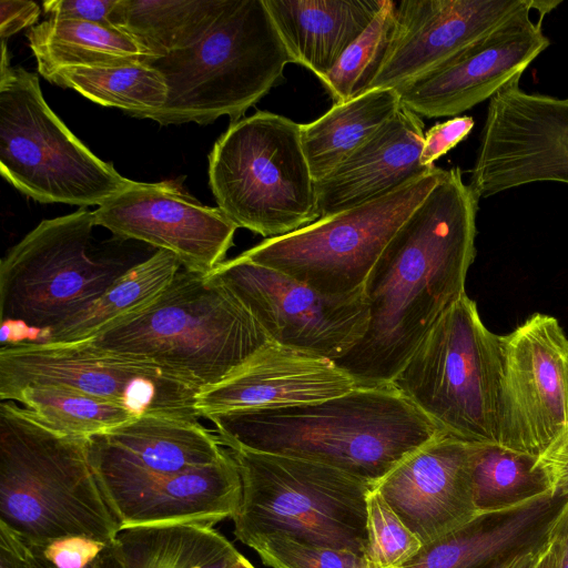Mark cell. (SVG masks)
Segmentation results:
<instances>
[{
  "instance_id": "cell-1",
  "label": "cell",
  "mask_w": 568,
  "mask_h": 568,
  "mask_svg": "<svg viewBox=\"0 0 568 568\" xmlns=\"http://www.w3.org/2000/svg\"><path fill=\"white\" fill-rule=\"evenodd\" d=\"M478 201L459 168L445 170L382 252L363 287L367 331L335 361L357 386L390 384L442 314L466 294Z\"/></svg>"
},
{
  "instance_id": "cell-2",
  "label": "cell",
  "mask_w": 568,
  "mask_h": 568,
  "mask_svg": "<svg viewBox=\"0 0 568 568\" xmlns=\"http://www.w3.org/2000/svg\"><path fill=\"white\" fill-rule=\"evenodd\" d=\"M223 446L301 458L376 485L442 434L390 383L356 386L314 403L207 418Z\"/></svg>"
},
{
  "instance_id": "cell-3",
  "label": "cell",
  "mask_w": 568,
  "mask_h": 568,
  "mask_svg": "<svg viewBox=\"0 0 568 568\" xmlns=\"http://www.w3.org/2000/svg\"><path fill=\"white\" fill-rule=\"evenodd\" d=\"M82 342L155 365L200 392L271 339L224 283L181 267L151 304Z\"/></svg>"
},
{
  "instance_id": "cell-4",
  "label": "cell",
  "mask_w": 568,
  "mask_h": 568,
  "mask_svg": "<svg viewBox=\"0 0 568 568\" xmlns=\"http://www.w3.org/2000/svg\"><path fill=\"white\" fill-rule=\"evenodd\" d=\"M0 525L26 545L69 537L108 544L120 529L88 438L58 433L11 400L0 404Z\"/></svg>"
},
{
  "instance_id": "cell-5",
  "label": "cell",
  "mask_w": 568,
  "mask_h": 568,
  "mask_svg": "<svg viewBox=\"0 0 568 568\" xmlns=\"http://www.w3.org/2000/svg\"><path fill=\"white\" fill-rule=\"evenodd\" d=\"M288 62L264 0H227L201 41L150 63L163 74L168 98L145 119L207 124L227 115L234 123L281 81Z\"/></svg>"
},
{
  "instance_id": "cell-6",
  "label": "cell",
  "mask_w": 568,
  "mask_h": 568,
  "mask_svg": "<svg viewBox=\"0 0 568 568\" xmlns=\"http://www.w3.org/2000/svg\"><path fill=\"white\" fill-rule=\"evenodd\" d=\"M230 450L242 481L240 505L232 517L241 542L251 547L281 535L364 556L367 501L374 486L301 458Z\"/></svg>"
},
{
  "instance_id": "cell-7",
  "label": "cell",
  "mask_w": 568,
  "mask_h": 568,
  "mask_svg": "<svg viewBox=\"0 0 568 568\" xmlns=\"http://www.w3.org/2000/svg\"><path fill=\"white\" fill-rule=\"evenodd\" d=\"M93 211L43 220L0 263L1 346L41 342L98 300L132 265L93 256Z\"/></svg>"
},
{
  "instance_id": "cell-8",
  "label": "cell",
  "mask_w": 568,
  "mask_h": 568,
  "mask_svg": "<svg viewBox=\"0 0 568 568\" xmlns=\"http://www.w3.org/2000/svg\"><path fill=\"white\" fill-rule=\"evenodd\" d=\"M217 207L237 226L272 239L320 219L301 123L268 111L231 123L209 155Z\"/></svg>"
},
{
  "instance_id": "cell-9",
  "label": "cell",
  "mask_w": 568,
  "mask_h": 568,
  "mask_svg": "<svg viewBox=\"0 0 568 568\" xmlns=\"http://www.w3.org/2000/svg\"><path fill=\"white\" fill-rule=\"evenodd\" d=\"M500 335L464 294L426 333L392 384L439 432L498 445ZM499 446V445H498Z\"/></svg>"
},
{
  "instance_id": "cell-10",
  "label": "cell",
  "mask_w": 568,
  "mask_h": 568,
  "mask_svg": "<svg viewBox=\"0 0 568 568\" xmlns=\"http://www.w3.org/2000/svg\"><path fill=\"white\" fill-rule=\"evenodd\" d=\"M0 172L41 203L101 206L133 182L94 155L47 104L39 79L0 65Z\"/></svg>"
},
{
  "instance_id": "cell-11",
  "label": "cell",
  "mask_w": 568,
  "mask_h": 568,
  "mask_svg": "<svg viewBox=\"0 0 568 568\" xmlns=\"http://www.w3.org/2000/svg\"><path fill=\"white\" fill-rule=\"evenodd\" d=\"M444 173L434 165L383 196L267 239L242 254L325 294L362 290L388 242Z\"/></svg>"
},
{
  "instance_id": "cell-12",
  "label": "cell",
  "mask_w": 568,
  "mask_h": 568,
  "mask_svg": "<svg viewBox=\"0 0 568 568\" xmlns=\"http://www.w3.org/2000/svg\"><path fill=\"white\" fill-rule=\"evenodd\" d=\"M29 385H58L120 403L135 416L197 420V389L160 367L87 342L22 343L0 348V399Z\"/></svg>"
},
{
  "instance_id": "cell-13",
  "label": "cell",
  "mask_w": 568,
  "mask_h": 568,
  "mask_svg": "<svg viewBox=\"0 0 568 568\" xmlns=\"http://www.w3.org/2000/svg\"><path fill=\"white\" fill-rule=\"evenodd\" d=\"M277 344L337 361L364 337L369 307L364 290L331 295L243 254L212 273Z\"/></svg>"
},
{
  "instance_id": "cell-14",
  "label": "cell",
  "mask_w": 568,
  "mask_h": 568,
  "mask_svg": "<svg viewBox=\"0 0 568 568\" xmlns=\"http://www.w3.org/2000/svg\"><path fill=\"white\" fill-rule=\"evenodd\" d=\"M498 445L539 457L568 430V337L535 313L500 335Z\"/></svg>"
},
{
  "instance_id": "cell-15",
  "label": "cell",
  "mask_w": 568,
  "mask_h": 568,
  "mask_svg": "<svg viewBox=\"0 0 568 568\" xmlns=\"http://www.w3.org/2000/svg\"><path fill=\"white\" fill-rule=\"evenodd\" d=\"M519 79L489 99L469 182L478 199L535 182L568 184V97L526 92Z\"/></svg>"
},
{
  "instance_id": "cell-16",
  "label": "cell",
  "mask_w": 568,
  "mask_h": 568,
  "mask_svg": "<svg viewBox=\"0 0 568 568\" xmlns=\"http://www.w3.org/2000/svg\"><path fill=\"white\" fill-rule=\"evenodd\" d=\"M95 224L125 240L172 253L185 270L212 273L239 229L219 207L200 203L175 182L141 183L93 211Z\"/></svg>"
},
{
  "instance_id": "cell-17",
  "label": "cell",
  "mask_w": 568,
  "mask_h": 568,
  "mask_svg": "<svg viewBox=\"0 0 568 568\" xmlns=\"http://www.w3.org/2000/svg\"><path fill=\"white\" fill-rule=\"evenodd\" d=\"M525 8L443 63L395 88L402 105L420 118L459 116L520 78L550 44Z\"/></svg>"
},
{
  "instance_id": "cell-18",
  "label": "cell",
  "mask_w": 568,
  "mask_h": 568,
  "mask_svg": "<svg viewBox=\"0 0 568 568\" xmlns=\"http://www.w3.org/2000/svg\"><path fill=\"white\" fill-rule=\"evenodd\" d=\"M93 471L120 528L183 523L213 526L232 518L241 500V475L230 449L216 463L178 473Z\"/></svg>"
},
{
  "instance_id": "cell-19",
  "label": "cell",
  "mask_w": 568,
  "mask_h": 568,
  "mask_svg": "<svg viewBox=\"0 0 568 568\" xmlns=\"http://www.w3.org/2000/svg\"><path fill=\"white\" fill-rule=\"evenodd\" d=\"M476 445L442 433L405 457L376 485L422 545L479 515L471 480Z\"/></svg>"
},
{
  "instance_id": "cell-20",
  "label": "cell",
  "mask_w": 568,
  "mask_h": 568,
  "mask_svg": "<svg viewBox=\"0 0 568 568\" xmlns=\"http://www.w3.org/2000/svg\"><path fill=\"white\" fill-rule=\"evenodd\" d=\"M530 0H404L371 89L397 88L496 30Z\"/></svg>"
},
{
  "instance_id": "cell-21",
  "label": "cell",
  "mask_w": 568,
  "mask_h": 568,
  "mask_svg": "<svg viewBox=\"0 0 568 568\" xmlns=\"http://www.w3.org/2000/svg\"><path fill=\"white\" fill-rule=\"evenodd\" d=\"M355 379L335 361L268 342L221 383L200 390V417L237 410L277 408L343 395Z\"/></svg>"
},
{
  "instance_id": "cell-22",
  "label": "cell",
  "mask_w": 568,
  "mask_h": 568,
  "mask_svg": "<svg viewBox=\"0 0 568 568\" xmlns=\"http://www.w3.org/2000/svg\"><path fill=\"white\" fill-rule=\"evenodd\" d=\"M424 122L400 105L396 115L332 173L315 182L321 217L383 196L427 173L420 164Z\"/></svg>"
},
{
  "instance_id": "cell-23",
  "label": "cell",
  "mask_w": 568,
  "mask_h": 568,
  "mask_svg": "<svg viewBox=\"0 0 568 568\" xmlns=\"http://www.w3.org/2000/svg\"><path fill=\"white\" fill-rule=\"evenodd\" d=\"M217 434L194 419L144 415L88 438L92 468L170 474L216 463L227 455Z\"/></svg>"
},
{
  "instance_id": "cell-24",
  "label": "cell",
  "mask_w": 568,
  "mask_h": 568,
  "mask_svg": "<svg viewBox=\"0 0 568 568\" xmlns=\"http://www.w3.org/2000/svg\"><path fill=\"white\" fill-rule=\"evenodd\" d=\"M568 497L546 494L519 507L479 514L455 531L425 544L399 568H495L541 540Z\"/></svg>"
},
{
  "instance_id": "cell-25",
  "label": "cell",
  "mask_w": 568,
  "mask_h": 568,
  "mask_svg": "<svg viewBox=\"0 0 568 568\" xmlns=\"http://www.w3.org/2000/svg\"><path fill=\"white\" fill-rule=\"evenodd\" d=\"M385 0H264L291 62L320 80L363 33Z\"/></svg>"
},
{
  "instance_id": "cell-26",
  "label": "cell",
  "mask_w": 568,
  "mask_h": 568,
  "mask_svg": "<svg viewBox=\"0 0 568 568\" xmlns=\"http://www.w3.org/2000/svg\"><path fill=\"white\" fill-rule=\"evenodd\" d=\"M393 88L371 89L336 102L322 116L301 124L305 158L315 182L323 180L393 119L400 108Z\"/></svg>"
},
{
  "instance_id": "cell-27",
  "label": "cell",
  "mask_w": 568,
  "mask_h": 568,
  "mask_svg": "<svg viewBox=\"0 0 568 568\" xmlns=\"http://www.w3.org/2000/svg\"><path fill=\"white\" fill-rule=\"evenodd\" d=\"M27 37L43 77L68 67H118L152 61L130 34L114 26L49 18L30 28Z\"/></svg>"
},
{
  "instance_id": "cell-28",
  "label": "cell",
  "mask_w": 568,
  "mask_h": 568,
  "mask_svg": "<svg viewBox=\"0 0 568 568\" xmlns=\"http://www.w3.org/2000/svg\"><path fill=\"white\" fill-rule=\"evenodd\" d=\"M115 542L124 568H227L241 555L204 524L121 527Z\"/></svg>"
},
{
  "instance_id": "cell-29",
  "label": "cell",
  "mask_w": 568,
  "mask_h": 568,
  "mask_svg": "<svg viewBox=\"0 0 568 568\" xmlns=\"http://www.w3.org/2000/svg\"><path fill=\"white\" fill-rule=\"evenodd\" d=\"M226 3L227 0H118L110 21L130 34L153 62L201 41Z\"/></svg>"
},
{
  "instance_id": "cell-30",
  "label": "cell",
  "mask_w": 568,
  "mask_h": 568,
  "mask_svg": "<svg viewBox=\"0 0 568 568\" xmlns=\"http://www.w3.org/2000/svg\"><path fill=\"white\" fill-rule=\"evenodd\" d=\"M181 267L172 253L158 250L146 260L133 264L87 308L51 332L43 341L34 343H74L92 338L151 304Z\"/></svg>"
},
{
  "instance_id": "cell-31",
  "label": "cell",
  "mask_w": 568,
  "mask_h": 568,
  "mask_svg": "<svg viewBox=\"0 0 568 568\" xmlns=\"http://www.w3.org/2000/svg\"><path fill=\"white\" fill-rule=\"evenodd\" d=\"M44 78L103 106L118 108L141 119L161 109L168 98L163 74L146 62L118 67H68Z\"/></svg>"
},
{
  "instance_id": "cell-32",
  "label": "cell",
  "mask_w": 568,
  "mask_h": 568,
  "mask_svg": "<svg viewBox=\"0 0 568 568\" xmlns=\"http://www.w3.org/2000/svg\"><path fill=\"white\" fill-rule=\"evenodd\" d=\"M537 458L498 445L477 444L471 480L478 514L513 509L551 493Z\"/></svg>"
},
{
  "instance_id": "cell-33",
  "label": "cell",
  "mask_w": 568,
  "mask_h": 568,
  "mask_svg": "<svg viewBox=\"0 0 568 568\" xmlns=\"http://www.w3.org/2000/svg\"><path fill=\"white\" fill-rule=\"evenodd\" d=\"M6 400L23 404L38 420L58 433L83 438L138 417L120 403L58 385L24 386Z\"/></svg>"
},
{
  "instance_id": "cell-34",
  "label": "cell",
  "mask_w": 568,
  "mask_h": 568,
  "mask_svg": "<svg viewBox=\"0 0 568 568\" xmlns=\"http://www.w3.org/2000/svg\"><path fill=\"white\" fill-rule=\"evenodd\" d=\"M396 2L385 0L363 33L346 49L321 81L336 102H346L368 91L390 45Z\"/></svg>"
},
{
  "instance_id": "cell-35",
  "label": "cell",
  "mask_w": 568,
  "mask_h": 568,
  "mask_svg": "<svg viewBox=\"0 0 568 568\" xmlns=\"http://www.w3.org/2000/svg\"><path fill=\"white\" fill-rule=\"evenodd\" d=\"M422 546L374 488L367 501V547L364 554L367 567L399 568Z\"/></svg>"
},
{
  "instance_id": "cell-36",
  "label": "cell",
  "mask_w": 568,
  "mask_h": 568,
  "mask_svg": "<svg viewBox=\"0 0 568 568\" xmlns=\"http://www.w3.org/2000/svg\"><path fill=\"white\" fill-rule=\"evenodd\" d=\"M251 548L273 568H368L363 555L300 542L281 535L262 538Z\"/></svg>"
},
{
  "instance_id": "cell-37",
  "label": "cell",
  "mask_w": 568,
  "mask_h": 568,
  "mask_svg": "<svg viewBox=\"0 0 568 568\" xmlns=\"http://www.w3.org/2000/svg\"><path fill=\"white\" fill-rule=\"evenodd\" d=\"M474 125L471 116L459 115L432 126L425 132L419 159L422 166L434 165L436 160L462 142Z\"/></svg>"
},
{
  "instance_id": "cell-38",
  "label": "cell",
  "mask_w": 568,
  "mask_h": 568,
  "mask_svg": "<svg viewBox=\"0 0 568 568\" xmlns=\"http://www.w3.org/2000/svg\"><path fill=\"white\" fill-rule=\"evenodd\" d=\"M116 3L118 0H48L42 7L51 19L112 26L110 19Z\"/></svg>"
},
{
  "instance_id": "cell-39",
  "label": "cell",
  "mask_w": 568,
  "mask_h": 568,
  "mask_svg": "<svg viewBox=\"0 0 568 568\" xmlns=\"http://www.w3.org/2000/svg\"><path fill=\"white\" fill-rule=\"evenodd\" d=\"M554 496H568V430L537 458Z\"/></svg>"
},
{
  "instance_id": "cell-40",
  "label": "cell",
  "mask_w": 568,
  "mask_h": 568,
  "mask_svg": "<svg viewBox=\"0 0 568 568\" xmlns=\"http://www.w3.org/2000/svg\"><path fill=\"white\" fill-rule=\"evenodd\" d=\"M40 16V8L28 0H0V37L10 38L18 31L31 27Z\"/></svg>"
},
{
  "instance_id": "cell-41",
  "label": "cell",
  "mask_w": 568,
  "mask_h": 568,
  "mask_svg": "<svg viewBox=\"0 0 568 568\" xmlns=\"http://www.w3.org/2000/svg\"><path fill=\"white\" fill-rule=\"evenodd\" d=\"M26 546L29 568H57L37 546ZM83 568H124L115 539L105 544Z\"/></svg>"
},
{
  "instance_id": "cell-42",
  "label": "cell",
  "mask_w": 568,
  "mask_h": 568,
  "mask_svg": "<svg viewBox=\"0 0 568 568\" xmlns=\"http://www.w3.org/2000/svg\"><path fill=\"white\" fill-rule=\"evenodd\" d=\"M0 568H29L26 544L2 525H0Z\"/></svg>"
},
{
  "instance_id": "cell-43",
  "label": "cell",
  "mask_w": 568,
  "mask_h": 568,
  "mask_svg": "<svg viewBox=\"0 0 568 568\" xmlns=\"http://www.w3.org/2000/svg\"><path fill=\"white\" fill-rule=\"evenodd\" d=\"M549 532L556 545L559 568H568V498L554 518Z\"/></svg>"
},
{
  "instance_id": "cell-44",
  "label": "cell",
  "mask_w": 568,
  "mask_h": 568,
  "mask_svg": "<svg viewBox=\"0 0 568 568\" xmlns=\"http://www.w3.org/2000/svg\"><path fill=\"white\" fill-rule=\"evenodd\" d=\"M547 537L548 534L541 540L517 550L499 562L495 568H535L536 561Z\"/></svg>"
},
{
  "instance_id": "cell-45",
  "label": "cell",
  "mask_w": 568,
  "mask_h": 568,
  "mask_svg": "<svg viewBox=\"0 0 568 568\" xmlns=\"http://www.w3.org/2000/svg\"><path fill=\"white\" fill-rule=\"evenodd\" d=\"M535 568H559L556 545L549 530L547 540L538 556Z\"/></svg>"
},
{
  "instance_id": "cell-46",
  "label": "cell",
  "mask_w": 568,
  "mask_h": 568,
  "mask_svg": "<svg viewBox=\"0 0 568 568\" xmlns=\"http://www.w3.org/2000/svg\"><path fill=\"white\" fill-rule=\"evenodd\" d=\"M561 3V0H530L531 10H536L538 12V23L541 24L542 19L550 11L556 9Z\"/></svg>"
},
{
  "instance_id": "cell-47",
  "label": "cell",
  "mask_w": 568,
  "mask_h": 568,
  "mask_svg": "<svg viewBox=\"0 0 568 568\" xmlns=\"http://www.w3.org/2000/svg\"><path fill=\"white\" fill-rule=\"evenodd\" d=\"M227 568H254L252 564L242 555H240Z\"/></svg>"
}]
</instances>
